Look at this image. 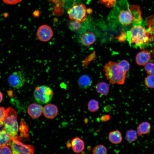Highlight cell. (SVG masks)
<instances>
[{
    "mask_svg": "<svg viewBox=\"0 0 154 154\" xmlns=\"http://www.w3.org/2000/svg\"><path fill=\"white\" fill-rule=\"evenodd\" d=\"M150 33L149 29H146L141 24L134 25L127 32V40L130 44L143 47L149 42Z\"/></svg>",
    "mask_w": 154,
    "mask_h": 154,
    "instance_id": "obj_1",
    "label": "cell"
},
{
    "mask_svg": "<svg viewBox=\"0 0 154 154\" xmlns=\"http://www.w3.org/2000/svg\"><path fill=\"white\" fill-rule=\"evenodd\" d=\"M104 71L107 79L111 84L122 85L124 83L126 73L121 69L117 62L109 61L104 65Z\"/></svg>",
    "mask_w": 154,
    "mask_h": 154,
    "instance_id": "obj_2",
    "label": "cell"
},
{
    "mask_svg": "<svg viewBox=\"0 0 154 154\" xmlns=\"http://www.w3.org/2000/svg\"><path fill=\"white\" fill-rule=\"evenodd\" d=\"M17 119V112L13 108L9 107L6 109L4 129L12 140L19 139L17 135L19 128Z\"/></svg>",
    "mask_w": 154,
    "mask_h": 154,
    "instance_id": "obj_3",
    "label": "cell"
},
{
    "mask_svg": "<svg viewBox=\"0 0 154 154\" xmlns=\"http://www.w3.org/2000/svg\"><path fill=\"white\" fill-rule=\"evenodd\" d=\"M92 12L91 9L87 8L84 4L74 3L72 7L68 10V13L70 19L81 22L85 21L87 15Z\"/></svg>",
    "mask_w": 154,
    "mask_h": 154,
    "instance_id": "obj_4",
    "label": "cell"
},
{
    "mask_svg": "<svg viewBox=\"0 0 154 154\" xmlns=\"http://www.w3.org/2000/svg\"><path fill=\"white\" fill-rule=\"evenodd\" d=\"M53 95L52 89L46 85H43L37 87L34 90V96L35 100L40 104H46L52 100Z\"/></svg>",
    "mask_w": 154,
    "mask_h": 154,
    "instance_id": "obj_5",
    "label": "cell"
},
{
    "mask_svg": "<svg viewBox=\"0 0 154 154\" xmlns=\"http://www.w3.org/2000/svg\"><path fill=\"white\" fill-rule=\"evenodd\" d=\"M10 146L14 154H32L35 151L33 146L25 144L19 140H12Z\"/></svg>",
    "mask_w": 154,
    "mask_h": 154,
    "instance_id": "obj_6",
    "label": "cell"
},
{
    "mask_svg": "<svg viewBox=\"0 0 154 154\" xmlns=\"http://www.w3.org/2000/svg\"><path fill=\"white\" fill-rule=\"evenodd\" d=\"M26 80L23 72L18 71L13 72L8 78V82L11 87L19 89L24 85Z\"/></svg>",
    "mask_w": 154,
    "mask_h": 154,
    "instance_id": "obj_7",
    "label": "cell"
},
{
    "mask_svg": "<svg viewBox=\"0 0 154 154\" xmlns=\"http://www.w3.org/2000/svg\"><path fill=\"white\" fill-rule=\"evenodd\" d=\"M53 30L49 26L46 25H42L38 29L37 35L38 39L43 42L50 40L53 36Z\"/></svg>",
    "mask_w": 154,
    "mask_h": 154,
    "instance_id": "obj_8",
    "label": "cell"
},
{
    "mask_svg": "<svg viewBox=\"0 0 154 154\" xmlns=\"http://www.w3.org/2000/svg\"><path fill=\"white\" fill-rule=\"evenodd\" d=\"M118 19L120 23L123 25L127 26L133 24V17L129 6L120 12Z\"/></svg>",
    "mask_w": 154,
    "mask_h": 154,
    "instance_id": "obj_9",
    "label": "cell"
},
{
    "mask_svg": "<svg viewBox=\"0 0 154 154\" xmlns=\"http://www.w3.org/2000/svg\"><path fill=\"white\" fill-rule=\"evenodd\" d=\"M43 108L40 104L33 103L29 106L27 112L29 115L33 119L39 117L43 113Z\"/></svg>",
    "mask_w": 154,
    "mask_h": 154,
    "instance_id": "obj_10",
    "label": "cell"
},
{
    "mask_svg": "<svg viewBox=\"0 0 154 154\" xmlns=\"http://www.w3.org/2000/svg\"><path fill=\"white\" fill-rule=\"evenodd\" d=\"M58 112V108L54 104H48L43 107V113L47 118L52 119L54 118L57 115Z\"/></svg>",
    "mask_w": 154,
    "mask_h": 154,
    "instance_id": "obj_11",
    "label": "cell"
},
{
    "mask_svg": "<svg viewBox=\"0 0 154 154\" xmlns=\"http://www.w3.org/2000/svg\"><path fill=\"white\" fill-rule=\"evenodd\" d=\"M80 40L82 45L88 46L92 44L95 42L96 37L93 33L88 31L84 33L81 35Z\"/></svg>",
    "mask_w": 154,
    "mask_h": 154,
    "instance_id": "obj_12",
    "label": "cell"
},
{
    "mask_svg": "<svg viewBox=\"0 0 154 154\" xmlns=\"http://www.w3.org/2000/svg\"><path fill=\"white\" fill-rule=\"evenodd\" d=\"M150 58L151 55L149 52L143 50L139 52L136 55V62L139 65H145L149 62Z\"/></svg>",
    "mask_w": 154,
    "mask_h": 154,
    "instance_id": "obj_13",
    "label": "cell"
},
{
    "mask_svg": "<svg viewBox=\"0 0 154 154\" xmlns=\"http://www.w3.org/2000/svg\"><path fill=\"white\" fill-rule=\"evenodd\" d=\"M70 143L72 150L75 153L81 152L85 148L84 141L79 137L74 138L71 140Z\"/></svg>",
    "mask_w": 154,
    "mask_h": 154,
    "instance_id": "obj_14",
    "label": "cell"
},
{
    "mask_svg": "<svg viewBox=\"0 0 154 154\" xmlns=\"http://www.w3.org/2000/svg\"><path fill=\"white\" fill-rule=\"evenodd\" d=\"M129 7L133 17V25L141 24L142 19L139 7L137 5H131Z\"/></svg>",
    "mask_w": 154,
    "mask_h": 154,
    "instance_id": "obj_15",
    "label": "cell"
},
{
    "mask_svg": "<svg viewBox=\"0 0 154 154\" xmlns=\"http://www.w3.org/2000/svg\"><path fill=\"white\" fill-rule=\"evenodd\" d=\"M151 126L150 123L147 121H144L140 123L137 128V131L139 136L148 133L150 131Z\"/></svg>",
    "mask_w": 154,
    "mask_h": 154,
    "instance_id": "obj_16",
    "label": "cell"
},
{
    "mask_svg": "<svg viewBox=\"0 0 154 154\" xmlns=\"http://www.w3.org/2000/svg\"><path fill=\"white\" fill-rule=\"evenodd\" d=\"M95 87L97 92L103 96L107 95L110 91L109 85L104 82H98L96 85Z\"/></svg>",
    "mask_w": 154,
    "mask_h": 154,
    "instance_id": "obj_17",
    "label": "cell"
},
{
    "mask_svg": "<svg viewBox=\"0 0 154 154\" xmlns=\"http://www.w3.org/2000/svg\"><path fill=\"white\" fill-rule=\"evenodd\" d=\"M108 139L112 143L118 144L122 141V137L120 132L116 130L110 132L108 135Z\"/></svg>",
    "mask_w": 154,
    "mask_h": 154,
    "instance_id": "obj_18",
    "label": "cell"
},
{
    "mask_svg": "<svg viewBox=\"0 0 154 154\" xmlns=\"http://www.w3.org/2000/svg\"><path fill=\"white\" fill-rule=\"evenodd\" d=\"M92 80L90 77L87 75H83L80 76L78 80L79 86L83 89L89 88L92 83Z\"/></svg>",
    "mask_w": 154,
    "mask_h": 154,
    "instance_id": "obj_19",
    "label": "cell"
},
{
    "mask_svg": "<svg viewBox=\"0 0 154 154\" xmlns=\"http://www.w3.org/2000/svg\"><path fill=\"white\" fill-rule=\"evenodd\" d=\"M12 141V138L4 129L0 131V147L5 145H10Z\"/></svg>",
    "mask_w": 154,
    "mask_h": 154,
    "instance_id": "obj_20",
    "label": "cell"
},
{
    "mask_svg": "<svg viewBox=\"0 0 154 154\" xmlns=\"http://www.w3.org/2000/svg\"><path fill=\"white\" fill-rule=\"evenodd\" d=\"M138 136V135L137 131L130 129L127 131L125 139L127 141L132 142L137 140Z\"/></svg>",
    "mask_w": 154,
    "mask_h": 154,
    "instance_id": "obj_21",
    "label": "cell"
},
{
    "mask_svg": "<svg viewBox=\"0 0 154 154\" xmlns=\"http://www.w3.org/2000/svg\"><path fill=\"white\" fill-rule=\"evenodd\" d=\"M99 107L98 102L96 100L91 99L88 103V109L90 112H96L98 110Z\"/></svg>",
    "mask_w": 154,
    "mask_h": 154,
    "instance_id": "obj_22",
    "label": "cell"
},
{
    "mask_svg": "<svg viewBox=\"0 0 154 154\" xmlns=\"http://www.w3.org/2000/svg\"><path fill=\"white\" fill-rule=\"evenodd\" d=\"M92 153L94 154H106L107 153V150L104 145L99 144L94 148Z\"/></svg>",
    "mask_w": 154,
    "mask_h": 154,
    "instance_id": "obj_23",
    "label": "cell"
},
{
    "mask_svg": "<svg viewBox=\"0 0 154 154\" xmlns=\"http://www.w3.org/2000/svg\"><path fill=\"white\" fill-rule=\"evenodd\" d=\"M119 68L124 72L127 73L130 68L129 62L125 60H123L117 62Z\"/></svg>",
    "mask_w": 154,
    "mask_h": 154,
    "instance_id": "obj_24",
    "label": "cell"
},
{
    "mask_svg": "<svg viewBox=\"0 0 154 154\" xmlns=\"http://www.w3.org/2000/svg\"><path fill=\"white\" fill-rule=\"evenodd\" d=\"M145 84L148 88H154V75H149L145 78Z\"/></svg>",
    "mask_w": 154,
    "mask_h": 154,
    "instance_id": "obj_25",
    "label": "cell"
},
{
    "mask_svg": "<svg viewBox=\"0 0 154 154\" xmlns=\"http://www.w3.org/2000/svg\"><path fill=\"white\" fill-rule=\"evenodd\" d=\"M19 129L20 131V137H26L28 136V129L26 124L23 120H21Z\"/></svg>",
    "mask_w": 154,
    "mask_h": 154,
    "instance_id": "obj_26",
    "label": "cell"
},
{
    "mask_svg": "<svg viewBox=\"0 0 154 154\" xmlns=\"http://www.w3.org/2000/svg\"><path fill=\"white\" fill-rule=\"evenodd\" d=\"M144 68L148 74L154 75V63L152 62H148L145 65Z\"/></svg>",
    "mask_w": 154,
    "mask_h": 154,
    "instance_id": "obj_27",
    "label": "cell"
},
{
    "mask_svg": "<svg viewBox=\"0 0 154 154\" xmlns=\"http://www.w3.org/2000/svg\"><path fill=\"white\" fill-rule=\"evenodd\" d=\"M117 0H100V1L108 8L114 7Z\"/></svg>",
    "mask_w": 154,
    "mask_h": 154,
    "instance_id": "obj_28",
    "label": "cell"
},
{
    "mask_svg": "<svg viewBox=\"0 0 154 154\" xmlns=\"http://www.w3.org/2000/svg\"><path fill=\"white\" fill-rule=\"evenodd\" d=\"M120 42H123L127 40V32L123 31L116 38Z\"/></svg>",
    "mask_w": 154,
    "mask_h": 154,
    "instance_id": "obj_29",
    "label": "cell"
},
{
    "mask_svg": "<svg viewBox=\"0 0 154 154\" xmlns=\"http://www.w3.org/2000/svg\"><path fill=\"white\" fill-rule=\"evenodd\" d=\"M6 114V110L3 107H0V127L2 126L3 123V120Z\"/></svg>",
    "mask_w": 154,
    "mask_h": 154,
    "instance_id": "obj_30",
    "label": "cell"
},
{
    "mask_svg": "<svg viewBox=\"0 0 154 154\" xmlns=\"http://www.w3.org/2000/svg\"><path fill=\"white\" fill-rule=\"evenodd\" d=\"M11 148L7 145H5L0 147V154H12Z\"/></svg>",
    "mask_w": 154,
    "mask_h": 154,
    "instance_id": "obj_31",
    "label": "cell"
},
{
    "mask_svg": "<svg viewBox=\"0 0 154 154\" xmlns=\"http://www.w3.org/2000/svg\"><path fill=\"white\" fill-rule=\"evenodd\" d=\"M80 23L77 21H74L71 24L72 29L74 30H77L80 28L81 26Z\"/></svg>",
    "mask_w": 154,
    "mask_h": 154,
    "instance_id": "obj_32",
    "label": "cell"
},
{
    "mask_svg": "<svg viewBox=\"0 0 154 154\" xmlns=\"http://www.w3.org/2000/svg\"><path fill=\"white\" fill-rule=\"evenodd\" d=\"M22 0H2L3 2L7 5H14L20 3Z\"/></svg>",
    "mask_w": 154,
    "mask_h": 154,
    "instance_id": "obj_33",
    "label": "cell"
},
{
    "mask_svg": "<svg viewBox=\"0 0 154 154\" xmlns=\"http://www.w3.org/2000/svg\"><path fill=\"white\" fill-rule=\"evenodd\" d=\"M110 118V116L109 115H105L102 116L100 118V120L102 122H105L108 121Z\"/></svg>",
    "mask_w": 154,
    "mask_h": 154,
    "instance_id": "obj_34",
    "label": "cell"
},
{
    "mask_svg": "<svg viewBox=\"0 0 154 154\" xmlns=\"http://www.w3.org/2000/svg\"><path fill=\"white\" fill-rule=\"evenodd\" d=\"M112 109L111 107L109 105H107L104 107V111L106 112H110Z\"/></svg>",
    "mask_w": 154,
    "mask_h": 154,
    "instance_id": "obj_35",
    "label": "cell"
},
{
    "mask_svg": "<svg viewBox=\"0 0 154 154\" xmlns=\"http://www.w3.org/2000/svg\"><path fill=\"white\" fill-rule=\"evenodd\" d=\"M8 95L9 97H11L13 95V91L12 90L7 91V92Z\"/></svg>",
    "mask_w": 154,
    "mask_h": 154,
    "instance_id": "obj_36",
    "label": "cell"
},
{
    "mask_svg": "<svg viewBox=\"0 0 154 154\" xmlns=\"http://www.w3.org/2000/svg\"><path fill=\"white\" fill-rule=\"evenodd\" d=\"M3 99V94L0 90V103L2 101Z\"/></svg>",
    "mask_w": 154,
    "mask_h": 154,
    "instance_id": "obj_37",
    "label": "cell"
},
{
    "mask_svg": "<svg viewBox=\"0 0 154 154\" xmlns=\"http://www.w3.org/2000/svg\"><path fill=\"white\" fill-rule=\"evenodd\" d=\"M67 147H71V143H70V142H68L67 144Z\"/></svg>",
    "mask_w": 154,
    "mask_h": 154,
    "instance_id": "obj_38",
    "label": "cell"
}]
</instances>
